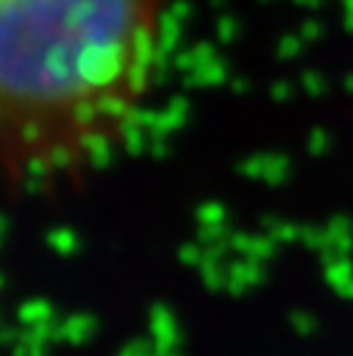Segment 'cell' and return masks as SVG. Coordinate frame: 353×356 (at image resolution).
I'll return each instance as SVG.
<instances>
[{
    "mask_svg": "<svg viewBox=\"0 0 353 356\" xmlns=\"http://www.w3.org/2000/svg\"><path fill=\"white\" fill-rule=\"evenodd\" d=\"M175 0H0V192L72 189L133 142Z\"/></svg>",
    "mask_w": 353,
    "mask_h": 356,
    "instance_id": "6da1fadb",
    "label": "cell"
}]
</instances>
